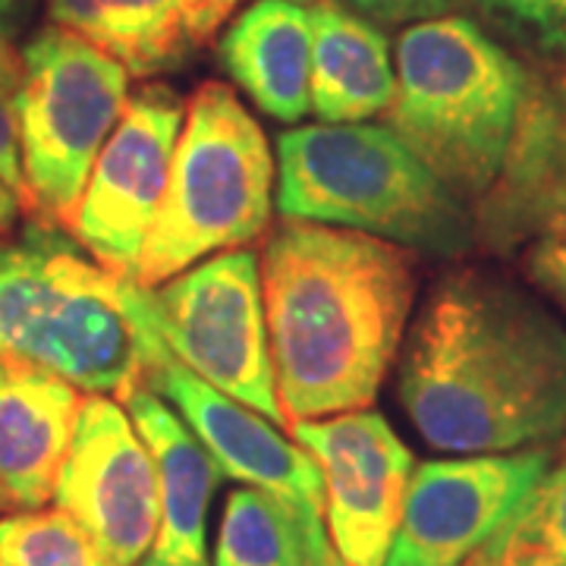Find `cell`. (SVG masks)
Returning <instances> with one entry per match:
<instances>
[{"label": "cell", "mask_w": 566, "mask_h": 566, "mask_svg": "<svg viewBox=\"0 0 566 566\" xmlns=\"http://www.w3.org/2000/svg\"><path fill=\"white\" fill-rule=\"evenodd\" d=\"M129 419L148 447L158 472L161 523L158 538L139 566H211L208 560V510L221 485L223 469L205 450L196 431L182 422L151 387H126L120 394Z\"/></svg>", "instance_id": "cell-14"}, {"label": "cell", "mask_w": 566, "mask_h": 566, "mask_svg": "<svg viewBox=\"0 0 566 566\" xmlns=\"http://www.w3.org/2000/svg\"><path fill=\"white\" fill-rule=\"evenodd\" d=\"M218 57L274 120L296 123L312 111V20L303 3L255 0L221 35Z\"/></svg>", "instance_id": "cell-16"}, {"label": "cell", "mask_w": 566, "mask_h": 566, "mask_svg": "<svg viewBox=\"0 0 566 566\" xmlns=\"http://www.w3.org/2000/svg\"><path fill=\"white\" fill-rule=\"evenodd\" d=\"M211 566H308V557L286 510L243 485L223 504Z\"/></svg>", "instance_id": "cell-21"}, {"label": "cell", "mask_w": 566, "mask_h": 566, "mask_svg": "<svg viewBox=\"0 0 566 566\" xmlns=\"http://www.w3.org/2000/svg\"><path fill=\"white\" fill-rule=\"evenodd\" d=\"M148 318L161 344L205 385L290 428L277 400L255 252L223 249L148 290Z\"/></svg>", "instance_id": "cell-8"}, {"label": "cell", "mask_w": 566, "mask_h": 566, "mask_svg": "<svg viewBox=\"0 0 566 566\" xmlns=\"http://www.w3.org/2000/svg\"><path fill=\"white\" fill-rule=\"evenodd\" d=\"M293 3H303V7H305V3H312V0H293Z\"/></svg>", "instance_id": "cell-31"}, {"label": "cell", "mask_w": 566, "mask_h": 566, "mask_svg": "<svg viewBox=\"0 0 566 566\" xmlns=\"http://www.w3.org/2000/svg\"><path fill=\"white\" fill-rule=\"evenodd\" d=\"M274 158L237 92L208 80L186 102L170 177L133 283L155 290L214 252L240 249L271 221Z\"/></svg>", "instance_id": "cell-6"}, {"label": "cell", "mask_w": 566, "mask_h": 566, "mask_svg": "<svg viewBox=\"0 0 566 566\" xmlns=\"http://www.w3.org/2000/svg\"><path fill=\"white\" fill-rule=\"evenodd\" d=\"M3 506H7V504H3V494H0V510H3Z\"/></svg>", "instance_id": "cell-32"}, {"label": "cell", "mask_w": 566, "mask_h": 566, "mask_svg": "<svg viewBox=\"0 0 566 566\" xmlns=\"http://www.w3.org/2000/svg\"><path fill=\"white\" fill-rule=\"evenodd\" d=\"M82 390L44 365L0 356V494L17 510H39L54 494Z\"/></svg>", "instance_id": "cell-15"}, {"label": "cell", "mask_w": 566, "mask_h": 566, "mask_svg": "<svg viewBox=\"0 0 566 566\" xmlns=\"http://www.w3.org/2000/svg\"><path fill=\"white\" fill-rule=\"evenodd\" d=\"M277 208L293 221L359 230L387 243L463 255L472 218L387 126L315 123L277 142Z\"/></svg>", "instance_id": "cell-5"}, {"label": "cell", "mask_w": 566, "mask_h": 566, "mask_svg": "<svg viewBox=\"0 0 566 566\" xmlns=\"http://www.w3.org/2000/svg\"><path fill=\"white\" fill-rule=\"evenodd\" d=\"M20 57L22 85L13 111L29 211L66 223L104 142L120 123L129 73L102 48L61 25H44Z\"/></svg>", "instance_id": "cell-7"}, {"label": "cell", "mask_w": 566, "mask_h": 566, "mask_svg": "<svg viewBox=\"0 0 566 566\" xmlns=\"http://www.w3.org/2000/svg\"><path fill=\"white\" fill-rule=\"evenodd\" d=\"M145 334L148 290L88 262L44 223L0 240V356L120 397L139 385Z\"/></svg>", "instance_id": "cell-4"}, {"label": "cell", "mask_w": 566, "mask_h": 566, "mask_svg": "<svg viewBox=\"0 0 566 566\" xmlns=\"http://www.w3.org/2000/svg\"><path fill=\"white\" fill-rule=\"evenodd\" d=\"M262 296L286 422L368 409L403 344L416 255L359 230L283 218L264 245Z\"/></svg>", "instance_id": "cell-2"}, {"label": "cell", "mask_w": 566, "mask_h": 566, "mask_svg": "<svg viewBox=\"0 0 566 566\" xmlns=\"http://www.w3.org/2000/svg\"><path fill=\"white\" fill-rule=\"evenodd\" d=\"M356 13L368 20L397 25V22H419L431 17H444L457 0H349Z\"/></svg>", "instance_id": "cell-26"}, {"label": "cell", "mask_w": 566, "mask_h": 566, "mask_svg": "<svg viewBox=\"0 0 566 566\" xmlns=\"http://www.w3.org/2000/svg\"><path fill=\"white\" fill-rule=\"evenodd\" d=\"M501 177L506 202L520 211L551 218L566 208V66L545 88L532 85Z\"/></svg>", "instance_id": "cell-19"}, {"label": "cell", "mask_w": 566, "mask_h": 566, "mask_svg": "<svg viewBox=\"0 0 566 566\" xmlns=\"http://www.w3.org/2000/svg\"><path fill=\"white\" fill-rule=\"evenodd\" d=\"M20 199L0 182V237L3 233H10L13 227H17V218H20Z\"/></svg>", "instance_id": "cell-29"}, {"label": "cell", "mask_w": 566, "mask_h": 566, "mask_svg": "<svg viewBox=\"0 0 566 566\" xmlns=\"http://www.w3.org/2000/svg\"><path fill=\"white\" fill-rule=\"evenodd\" d=\"M312 111L322 123H365L390 111L397 70L387 35L340 0H312Z\"/></svg>", "instance_id": "cell-17"}, {"label": "cell", "mask_w": 566, "mask_h": 566, "mask_svg": "<svg viewBox=\"0 0 566 566\" xmlns=\"http://www.w3.org/2000/svg\"><path fill=\"white\" fill-rule=\"evenodd\" d=\"M29 3H32V0H0V29L7 32V25L13 20H20Z\"/></svg>", "instance_id": "cell-30"}, {"label": "cell", "mask_w": 566, "mask_h": 566, "mask_svg": "<svg viewBox=\"0 0 566 566\" xmlns=\"http://www.w3.org/2000/svg\"><path fill=\"white\" fill-rule=\"evenodd\" d=\"M48 20L102 48L136 80L177 73L211 41L196 0H48Z\"/></svg>", "instance_id": "cell-18"}, {"label": "cell", "mask_w": 566, "mask_h": 566, "mask_svg": "<svg viewBox=\"0 0 566 566\" xmlns=\"http://www.w3.org/2000/svg\"><path fill=\"white\" fill-rule=\"evenodd\" d=\"M551 465V450L428 460L406 488L385 566H463Z\"/></svg>", "instance_id": "cell-13"}, {"label": "cell", "mask_w": 566, "mask_h": 566, "mask_svg": "<svg viewBox=\"0 0 566 566\" xmlns=\"http://www.w3.org/2000/svg\"><path fill=\"white\" fill-rule=\"evenodd\" d=\"M463 566H566V460L547 465L504 526Z\"/></svg>", "instance_id": "cell-20"}, {"label": "cell", "mask_w": 566, "mask_h": 566, "mask_svg": "<svg viewBox=\"0 0 566 566\" xmlns=\"http://www.w3.org/2000/svg\"><path fill=\"white\" fill-rule=\"evenodd\" d=\"M400 403L441 453H513L566 431V324L485 271L434 286L400 363Z\"/></svg>", "instance_id": "cell-1"}, {"label": "cell", "mask_w": 566, "mask_h": 566, "mask_svg": "<svg viewBox=\"0 0 566 566\" xmlns=\"http://www.w3.org/2000/svg\"><path fill=\"white\" fill-rule=\"evenodd\" d=\"M139 381L180 412V419L218 460L223 475L264 491L286 510L300 532L308 566H344L327 538L324 482L315 457L303 444L283 438L277 424L255 409L237 403L218 387L205 385L161 344L148 318Z\"/></svg>", "instance_id": "cell-9"}, {"label": "cell", "mask_w": 566, "mask_h": 566, "mask_svg": "<svg viewBox=\"0 0 566 566\" xmlns=\"http://www.w3.org/2000/svg\"><path fill=\"white\" fill-rule=\"evenodd\" d=\"M387 129L460 199L504 174L526 111V66L469 17L412 22L397 41Z\"/></svg>", "instance_id": "cell-3"}, {"label": "cell", "mask_w": 566, "mask_h": 566, "mask_svg": "<svg viewBox=\"0 0 566 566\" xmlns=\"http://www.w3.org/2000/svg\"><path fill=\"white\" fill-rule=\"evenodd\" d=\"M237 3H240V0H196V10H199V20H202L205 32L214 35L223 25V20L233 13Z\"/></svg>", "instance_id": "cell-28"}, {"label": "cell", "mask_w": 566, "mask_h": 566, "mask_svg": "<svg viewBox=\"0 0 566 566\" xmlns=\"http://www.w3.org/2000/svg\"><path fill=\"white\" fill-rule=\"evenodd\" d=\"M0 182L20 199L22 208H29V186L22 174L20 123L10 98H0Z\"/></svg>", "instance_id": "cell-25"}, {"label": "cell", "mask_w": 566, "mask_h": 566, "mask_svg": "<svg viewBox=\"0 0 566 566\" xmlns=\"http://www.w3.org/2000/svg\"><path fill=\"white\" fill-rule=\"evenodd\" d=\"M526 271L547 296L566 308V208L545 218L538 240L528 249Z\"/></svg>", "instance_id": "cell-24"}, {"label": "cell", "mask_w": 566, "mask_h": 566, "mask_svg": "<svg viewBox=\"0 0 566 566\" xmlns=\"http://www.w3.org/2000/svg\"><path fill=\"white\" fill-rule=\"evenodd\" d=\"M488 20L545 54H566V0H475Z\"/></svg>", "instance_id": "cell-23"}, {"label": "cell", "mask_w": 566, "mask_h": 566, "mask_svg": "<svg viewBox=\"0 0 566 566\" xmlns=\"http://www.w3.org/2000/svg\"><path fill=\"white\" fill-rule=\"evenodd\" d=\"M290 428L322 469L324 523L337 557L344 566H385L416 472L412 450L375 409Z\"/></svg>", "instance_id": "cell-12"}, {"label": "cell", "mask_w": 566, "mask_h": 566, "mask_svg": "<svg viewBox=\"0 0 566 566\" xmlns=\"http://www.w3.org/2000/svg\"><path fill=\"white\" fill-rule=\"evenodd\" d=\"M22 85V57L17 54V48L10 44L7 32L0 29V98H10L20 92Z\"/></svg>", "instance_id": "cell-27"}, {"label": "cell", "mask_w": 566, "mask_h": 566, "mask_svg": "<svg viewBox=\"0 0 566 566\" xmlns=\"http://www.w3.org/2000/svg\"><path fill=\"white\" fill-rule=\"evenodd\" d=\"M51 501L117 566H139L158 538V472L126 406L85 394Z\"/></svg>", "instance_id": "cell-11"}, {"label": "cell", "mask_w": 566, "mask_h": 566, "mask_svg": "<svg viewBox=\"0 0 566 566\" xmlns=\"http://www.w3.org/2000/svg\"><path fill=\"white\" fill-rule=\"evenodd\" d=\"M0 566H117L63 510L0 516Z\"/></svg>", "instance_id": "cell-22"}, {"label": "cell", "mask_w": 566, "mask_h": 566, "mask_svg": "<svg viewBox=\"0 0 566 566\" xmlns=\"http://www.w3.org/2000/svg\"><path fill=\"white\" fill-rule=\"evenodd\" d=\"M186 102L164 82H145L126 98L120 123L104 142L80 202L63 223L104 271L133 281L155 227Z\"/></svg>", "instance_id": "cell-10"}]
</instances>
